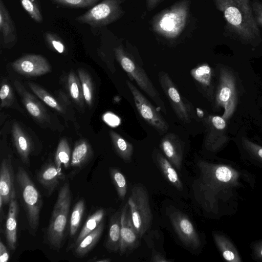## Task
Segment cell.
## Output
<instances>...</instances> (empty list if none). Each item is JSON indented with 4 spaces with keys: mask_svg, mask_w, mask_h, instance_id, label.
Returning <instances> with one entry per match:
<instances>
[{
    "mask_svg": "<svg viewBox=\"0 0 262 262\" xmlns=\"http://www.w3.org/2000/svg\"><path fill=\"white\" fill-rule=\"evenodd\" d=\"M141 238L134 227L129 207L126 203L121 212L120 255L129 254L139 245Z\"/></svg>",
    "mask_w": 262,
    "mask_h": 262,
    "instance_id": "cell-14",
    "label": "cell"
},
{
    "mask_svg": "<svg viewBox=\"0 0 262 262\" xmlns=\"http://www.w3.org/2000/svg\"><path fill=\"white\" fill-rule=\"evenodd\" d=\"M28 85L32 92L46 104L57 112L63 113L64 109L62 105L45 89L33 82H28Z\"/></svg>",
    "mask_w": 262,
    "mask_h": 262,
    "instance_id": "cell-35",
    "label": "cell"
},
{
    "mask_svg": "<svg viewBox=\"0 0 262 262\" xmlns=\"http://www.w3.org/2000/svg\"><path fill=\"white\" fill-rule=\"evenodd\" d=\"M62 6L79 8H88L94 6L100 0H52Z\"/></svg>",
    "mask_w": 262,
    "mask_h": 262,
    "instance_id": "cell-41",
    "label": "cell"
},
{
    "mask_svg": "<svg viewBox=\"0 0 262 262\" xmlns=\"http://www.w3.org/2000/svg\"><path fill=\"white\" fill-rule=\"evenodd\" d=\"M105 214L103 208H99L89 215L78 235L68 246L67 249L72 250L85 236L94 230L103 221Z\"/></svg>",
    "mask_w": 262,
    "mask_h": 262,
    "instance_id": "cell-27",
    "label": "cell"
},
{
    "mask_svg": "<svg viewBox=\"0 0 262 262\" xmlns=\"http://www.w3.org/2000/svg\"><path fill=\"white\" fill-rule=\"evenodd\" d=\"M189 5V0H181L157 14L151 21L154 31L168 39L178 37L186 26Z\"/></svg>",
    "mask_w": 262,
    "mask_h": 262,
    "instance_id": "cell-5",
    "label": "cell"
},
{
    "mask_svg": "<svg viewBox=\"0 0 262 262\" xmlns=\"http://www.w3.org/2000/svg\"><path fill=\"white\" fill-rule=\"evenodd\" d=\"M15 180L21 202L26 212L29 232L34 236L39 225L40 213L43 203L41 195L23 167H18Z\"/></svg>",
    "mask_w": 262,
    "mask_h": 262,
    "instance_id": "cell-4",
    "label": "cell"
},
{
    "mask_svg": "<svg viewBox=\"0 0 262 262\" xmlns=\"http://www.w3.org/2000/svg\"><path fill=\"white\" fill-rule=\"evenodd\" d=\"M103 118L104 121L111 126H115L118 124L119 119L113 114L106 113Z\"/></svg>",
    "mask_w": 262,
    "mask_h": 262,
    "instance_id": "cell-45",
    "label": "cell"
},
{
    "mask_svg": "<svg viewBox=\"0 0 262 262\" xmlns=\"http://www.w3.org/2000/svg\"><path fill=\"white\" fill-rule=\"evenodd\" d=\"M0 98L1 108L11 106L14 100L12 89L10 84L4 80L3 81L1 85Z\"/></svg>",
    "mask_w": 262,
    "mask_h": 262,
    "instance_id": "cell-40",
    "label": "cell"
},
{
    "mask_svg": "<svg viewBox=\"0 0 262 262\" xmlns=\"http://www.w3.org/2000/svg\"><path fill=\"white\" fill-rule=\"evenodd\" d=\"M172 226L181 242L187 247L197 249L202 245L200 237L189 218L176 211L169 215Z\"/></svg>",
    "mask_w": 262,
    "mask_h": 262,
    "instance_id": "cell-13",
    "label": "cell"
},
{
    "mask_svg": "<svg viewBox=\"0 0 262 262\" xmlns=\"http://www.w3.org/2000/svg\"><path fill=\"white\" fill-rule=\"evenodd\" d=\"M214 243L223 258L229 262H243L240 252L232 239L222 231L213 230Z\"/></svg>",
    "mask_w": 262,
    "mask_h": 262,
    "instance_id": "cell-19",
    "label": "cell"
},
{
    "mask_svg": "<svg viewBox=\"0 0 262 262\" xmlns=\"http://www.w3.org/2000/svg\"><path fill=\"white\" fill-rule=\"evenodd\" d=\"M190 74L195 82L204 90L211 86L212 70L207 63H203L192 69Z\"/></svg>",
    "mask_w": 262,
    "mask_h": 262,
    "instance_id": "cell-33",
    "label": "cell"
},
{
    "mask_svg": "<svg viewBox=\"0 0 262 262\" xmlns=\"http://www.w3.org/2000/svg\"><path fill=\"white\" fill-rule=\"evenodd\" d=\"M114 51L116 58L122 69L166 114L165 103L144 70L125 52L121 46L116 48Z\"/></svg>",
    "mask_w": 262,
    "mask_h": 262,
    "instance_id": "cell-6",
    "label": "cell"
},
{
    "mask_svg": "<svg viewBox=\"0 0 262 262\" xmlns=\"http://www.w3.org/2000/svg\"><path fill=\"white\" fill-rule=\"evenodd\" d=\"M160 147L167 159L180 170L183 159V147L179 137L172 133H168L161 139Z\"/></svg>",
    "mask_w": 262,
    "mask_h": 262,
    "instance_id": "cell-17",
    "label": "cell"
},
{
    "mask_svg": "<svg viewBox=\"0 0 262 262\" xmlns=\"http://www.w3.org/2000/svg\"><path fill=\"white\" fill-rule=\"evenodd\" d=\"M229 28L242 39L251 41L259 37L250 0H213Z\"/></svg>",
    "mask_w": 262,
    "mask_h": 262,
    "instance_id": "cell-2",
    "label": "cell"
},
{
    "mask_svg": "<svg viewBox=\"0 0 262 262\" xmlns=\"http://www.w3.org/2000/svg\"><path fill=\"white\" fill-rule=\"evenodd\" d=\"M104 227V223L102 221L94 230L85 236L72 249L73 254L79 258L86 256L98 242L102 235Z\"/></svg>",
    "mask_w": 262,
    "mask_h": 262,
    "instance_id": "cell-25",
    "label": "cell"
},
{
    "mask_svg": "<svg viewBox=\"0 0 262 262\" xmlns=\"http://www.w3.org/2000/svg\"><path fill=\"white\" fill-rule=\"evenodd\" d=\"M109 134L117 155L125 162H130L134 152L133 145L113 130L110 131Z\"/></svg>",
    "mask_w": 262,
    "mask_h": 262,
    "instance_id": "cell-30",
    "label": "cell"
},
{
    "mask_svg": "<svg viewBox=\"0 0 262 262\" xmlns=\"http://www.w3.org/2000/svg\"><path fill=\"white\" fill-rule=\"evenodd\" d=\"M133 223L135 230L141 238L150 227L152 213L146 189L141 185H135L128 198Z\"/></svg>",
    "mask_w": 262,
    "mask_h": 262,
    "instance_id": "cell-7",
    "label": "cell"
},
{
    "mask_svg": "<svg viewBox=\"0 0 262 262\" xmlns=\"http://www.w3.org/2000/svg\"><path fill=\"white\" fill-rule=\"evenodd\" d=\"M121 211H117L110 219L109 228L104 246L109 252H119L121 239Z\"/></svg>",
    "mask_w": 262,
    "mask_h": 262,
    "instance_id": "cell-24",
    "label": "cell"
},
{
    "mask_svg": "<svg viewBox=\"0 0 262 262\" xmlns=\"http://www.w3.org/2000/svg\"><path fill=\"white\" fill-rule=\"evenodd\" d=\"M199 175L192 185L194 198L205 214L212 219L230 216L238 210L243 194L253 190L254 174L227 160L196 163Z\"/></svg>",
    "mask_w": 262,
    "mask_h": 262,
    "instance_id": "cell-1",
    "label": "cell"
},
{
    "mask_svg": "<svg viewBox=\"0 0 262 262\" xmlns=\"http://www.w3.org/2000/svg\"><path fill=\"white\" fill-rule=\"evenodd\" d=\"M161 0H146L147 8L149 10L154 9Z\"/></svg>",
    "mask_w": 262,
    "mask_h": 262,
    "instance_id": "cell-47",
    "label": "cell"
},
{
    "mask_svg": "<svg viewBox=\"0 0 262 262\" xmlns=\"http://www.w3.org/2000/svg\"><path fill=\"white\" fill-rule=\"evenodd\" d=\"M150 261L154 262H169L170 260L167 259L163 255L158 252H154L152 253V255Z\"/></svg>",
    "mask_w": 262,
    "mask_h": 262,
    "instance_id": "cell-46",
    "label": "cell"
},
{
    "mask_svg": "<svg viewBox=\"0 0 262 262\" xmlns=\"http://www.w3.org/2000/svg\"><path fill=\"white\" fill-rule=\"evenodd\" d=\"M18 209L15 192L13 194L9 204L5 227V235L7 246L10 250L13 251L15 250L17 243Z\"/></svg>",
    "mask_w": 262,
    "mask_h": 262,
    "instance_id": "cell-20",
    "label": "cell"
},
{
    "mask_svg": "<svg viewBox=\"0 0 262 262\" xmlns=\"http://www.w3.org/2000/svg\"><path fill=\"white\" fill-rule=\"evenodd\" d=\"M44 37L46 42L50 48L60 54L66 52V46L58 35L48 31L45 32Z\"/></svg>",
    "mask_w": 262,
    "mask_h": 262,
    "instance_id": "cell-39",
    "label": "cell"
},
{
    "mask_svg": "<svg viewBox=\"0 0 262 262\" xmlns=\"http://www.w3.org/2000/svg\"><path fill=\"white\" fill-rule=\"evenodd\" d=\"M111 260L108 258H104L102 259H93L91 261H96V262H109Z\"/></svg>",
    "mask_w": 262,
    "mask_h": 262,
    "instance_id": "cell-48",
    "label": "cell"
},
{
    "mask_svg": "<svg viewBox=\"0 0 262 262\" xmlns=\"http://www.w3.org/2000/svg\"><path fill=\"white\" fill-rule=\"evenodd\" d=\"M156 160L166 180L178 190H182L183 185L174 167L162 154L157 152Z\"/></svg>",
    "mask_w": 262,
    "mask_h": 262,
    "instance_id": "cell-29",
    "label": "cell"
},
{
    "mask_svg": "<svg viewBox=\"0 0 262 262\" xmlns=\"http://www.w3.org/2000/svg\"><path fill=\"white\" fill-rule=\"evenodd\" d=\"M15 176L11 157L3 158L0 167V221L1 223L4 216L3 207L9 204L13 194L16 192L14 185Z\"/></svg>",
    "mask_w": 262,
    "mask_h": 262,
    "instance_id": "cell-16",
    "label": "cell"
},
{
    "mask_svg": "<svg viewBox=\"0 0 262 262\" xmlns=\"http://www.w3.org/2000/svg\"><path fill=\"white\" fill-rule=\"evenodd\" d=\"M13 70L26 77H36L51 71V66L42 56L28 54L15 60L11 64Z\"/></svg>",
    "mask_w": 262,
    "mask_h": 262,
    "instance_id": "cell-15",
    "label": "cell"
},
{
    "mask_svg": "<svg viewBox=\"0 0 262 262\" xmlns=\"http://www.w3.org/2000/svg\"><path fill=\"white\" fill-rule=\"evenodd\" d=\"M241 147L245 160L252 166L262 169V145L243 137Z\"/></svg>",
    "mask_w": 262,
    "mask_h": 262,
    "instance_id": "cell-26",
    "label": "cell"
},
{
    "mask_svg": "<svg viewBox=\"0 0 262 262\" xmlns=\"http://www.w3.org/2000/svg\"><path fill=\"white\" fill-rule=\"evenodd\" d=\"M64 176L54 163L50 162L44 164L37 172L36 178L40 184L50 195L58 186L59 181Z\"/></svg>",
    "mask_w": 262,
    "mask_h": 262,
    "instance_id": "cell-22",
    "label": "cell"
},
{
    "mask_svg": "<svg viewBox=\"0 0 262 262\" xmlns=\"http://www.w3.org/2000/svg\"><path fill=\"white\" fill-rule=\"evenodd\" d=\"M252 9L254 13L256 23L262 26V3L257 1L253 2Z\"/></svg>",
    "mask_w": 262,
    "mask_h": 262,
    "instance_id": "cell-43",
    "label": "cell"
},
{
    "mask_svg": "<svg viewBox=\"0 0 262 262\" xmlns=\"http://www.w3.org/2000/svg\"><path fill=\"white\" fill-rule=\"evenodd\" d=\"M71 201L70 185L67 182L59 189L45 233L46 242L57 251L60 250L64 243Z\"/></svg>",
    "mask_w": 262,
    "mask_h": 262,
    "instance_id": "cell-3",
    "label": "cell"
},
{
    "mask_svg": "<svg viewBox=\"0 0 262 262\" xmlns=\"http://www.w3.org/2000/svg\"><path fill=\"white\" fill-rule=\"evenodd\" d=\"M124 0H103L94 6L84 14L77 16L76 20L93 27L109 25L123 14L121 4Z\"/></svg>",
    "mask_w": 262,
    "mask_h": 262,
    "instance_id": "cell-8",
    "label": "cell"
},
{
    "mask_svg": "<svg viewBox=\"0 0 262 262\" xmlns=\"http://www.w3.org/2000/svg\"><path fill=\"white\" fill-rule=\"evenodd\" d=\"M0 31L4 47L9 48L15 45L17 40L16 26L3 0H0Z\"/></svg>",
    "mask_w": 262,
    "mask_h": 262,
    "instance_id": "cell-23",
    "label": "cell"
},
{
    "mask_svg": "<svg viewBox=\"0 0 262 262\" xmlns=\"http://www.w3.org/2000/svg\"><path fill=\"white\" fill-rule=\"evenodd\" d=\"M68 88L74 101L79 106L83 105L84 100L81 84L79 77L71 72L68 77Z\"/></svg>",
    "mask_w": 262,
    "mask_h": 262,
    "instance_id": "cell-34",
    "label": "cell"
},
{
    "mask_svg": "<svg viewBox=\"0 0 262 262\" xmlns=\"http://www.w3.org/2000/svg\"><path fill=\"white\" fill-rule=\"evenodd\" d=\"M24 9L31 17L37 23H41L42 16L38 0H20Z\"/></svg>",
    "mask_w": 262,
    "mask_h": 262,
    "instance_id": "cell-38",
    "label": "cell"
},
{
    "mask_svg": "<svg viewBox=\"0 0 262 262\" xmlns=\"http://www.w3.org/2000/svg\"><path fill=\"white\" fill-rule=\"evenodd\" d=\"M14 85L28 112L40 123L49 121L48 113L41 102L29 93L18 80H15Z\"/></svg>",
    "mask_w": 262,
    "mask_h": 262,
    "instance_id": "cell-18",
    "label": "cell"
},
{
    "mask_svg": "<svg viewBox=\"0 0 262 262\" xmlns=\"http://www.w3.org/2000/svg\"><path fill=\"white\" fill-rule=\"evenodd\" d=\"M126 82L132 94L136 108L142 118L159 134L167 132L169 126L162 116L130 81L127 80Z\"/></svg>",
    "mask_w": 262,
    "mask_h": 262,
    "instance_id": "cell-10",
    "label": "cell"
},
{
    "mask_svg": "<svg viewBox=\"0 0 262 262\" xmlns=\"http://www.w3.org/2000/svg\"><path fill=\"white\" fill-rule=\"evenodd\" d=\"M71 156L69 143L67 139L63 138L58 143L54 157V163L60 172H62V167L67 169L71 166Z\"/></svg>",
    "mask_w": 262,
    "mask_h": 262,
    "instance_id": "cell-31",
    "label": "cell"
},
{
    "mask_svg": "<svg viewBox=\"0 0 262 262\" xmlns=\"http://www.w3.org/2000/svg\"><path fill=\"white\" fill-rule=\"evenodd\" d=\"M109 172L119 198L123 200L127 192V183L124 176L115 167H110Z\"/></svg>",
    "mask_w": 262,
    "mask_h": 262,
    "instance_id": "cell-37",
    "label": "cell"
},
{
    "mask_svg": "<svg viewBox=\"0 0 262 262\" xmlns=\"http://www.w3.org/2000/svg\"><path fill=\"white\" fill-rule=\"evenodd\" d=\"M206 136L204 146L212 153L220 151L227 143L229 138L226 135V120L219 116H209L204 120Z\"/></svg>",
    "mask_w": 262,
    "mask_h": 262,
    "instance_id": "cell-11",
    "label": "cell"
},
{
    "mask_svg": "<svg viewBox=\"0 0 262 262\" xmlns=\"http://www.w3.org/2000/svg\"><path fill=\"white\" fill-rule=\"evenodd\" d=\"M12 135L13 144L21 161L25 164L30 165V157L34 150L31 140L16 122H14L12 125Z\"/></svg>",
    "mask_w": 262,
    "mask_h": 262,
    "instance_id": "cell-21",
    "label": "cell"
},
{
    "mask_svg": "<svg viewBox=\"0 0 262 262\" xmlns=\"http://www.w3.org/2000/svg\"><path fill=\"white\" fill-rule=\"evenodd\" d=\"M92 156L93 150L90 144L85 140H81L75 145L71 156V166L81 169L90 161Z\"/></svg>",
    "mask_w": 262,
    "mask_h": 262,
    "instance_id": "cell-28",
    "label": "cell"
},
{
    "mask_svg": "<svg viewBox=\"0 0 262 262\" xmlns=\"http://www.w3.org/2000/svg\"><path fill=\"white\" fill-rule=\"evenodd\" d=\"M78 73L81 84L84 100L89 106H91L94 98L92 79L89 74L83 69H79Z\"/></svg>",
    "mask_w": 262,
    "mask_h": 262,
    "instance_id": "cell-36",
    "label": "cell"
},
{
    "mask_svg": "<svg viewBox=\"0 0 262 262\" xmlns=\"http://www.w3.org/2000/svg\"><path fill=\"white\" fill-rule=\"evenodd\" d=\"M10 258V253L2 239L0 241V261L7 262Z\"/></svg>",
    "mask_w": 262,
    "mask_h": 262,
    "instance_id": "cell-44",
    "label": "cell"
},
{
    "mask_svg": "<svg viewBox=\"0 0 262 262\" xmlns=\"http://www.w3.org/2000/svg\"><path fill=\"white\" fill-rule=\"evenodd\" d=\"M85 204L83 199L79 200L75 204L70 217L69 235L75 236L80 226L84 212Z\"/></svg>",
    "mask_w": 262,
    "mask_h": 262,
    "instance_id": "cell-32",
    "label": "cell"
},
{
    "mask_svg": "<svg viewBox=\"0 0 262 262\" xmlns=\"http://www.w3.org/2000/svg\"><path fill=\"white\" fill-rule=\"evenodd\" d=\"M215 104L222 107V117L226 121L233 115L237 103L235 79L233 73L227 68H220L219 84L215 97Z\"/></svg>",
    "mask_w": 262,
    "mask_h": 262,
    "instance_id": "cell-9",
    "label": "cell"
},
{
    "mask_svg": "<svg viewBox=\"0 0 262 262\" xmlns=\"http://www.w3.org/2000/svg\"><path fill=\"white\" fill-rule=\"evenodd\" d=\"M251 257L256 261L262 262V238L252 242L249 245Z\"/></svg>",
    "mask_w": 262,
    "mask_h": 262,
    "instance_id": "cell-42",
    "label": "cell"
},
{
    "mask_svg": "<svg viewBox=\"0 0 262 262\" xmlns=\"http://www.w3.org/2000/svg\"><path fill=\"white\" fill-rule=\"evenodd\" d=\"M160 84L177 117L182 122L188 123L191 120V114L179 91L168 74L164 72L159 73Z\"/></svg>",
    "mask_w": 262,
    "mask_h": 262,
    "instance_id": "cell-12",
    "label": "cell"
}]
</instances>
